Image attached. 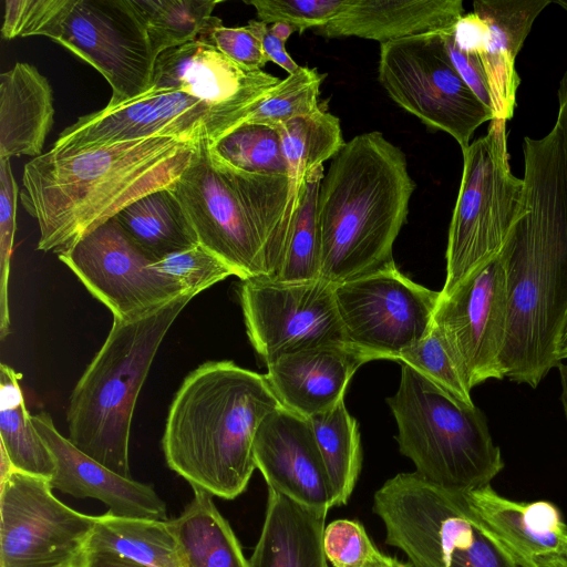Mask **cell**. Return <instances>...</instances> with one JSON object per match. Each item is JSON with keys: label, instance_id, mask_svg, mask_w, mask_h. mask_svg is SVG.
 Segmentation results:
<instances>
[{"label": "cell", "instance_id": "1", "mask_svg": "<svg viewBox=\"0 0 567 567\" xmlns=\"http://www.w3.org/2000/svg\"><path fill=\"white\" fill-rule=\"evenodd\" d=\"M525 208L499 254L507 284L505 378L536 388L567 329V156L560 123L525 137Z\"/></svg>", "mask_w": 567, "mask_h": 567}, {"label": "cell", "instance_id": "2", "mask_svg": "<svg viewBox=\"0 0 567 567\" xmlns=\"http://www.w3.org/2000/svg\"><path fill=\"white\" fill-rule=\"evenodd\" d=\"M198 142L153 136L24 165L20 200L39 225L37 249L60 252L138 198L172 188Z\"/></svg>", "mask_w": 567, "mask_h": 567}, {"label": "cell", "instance_id": "3", "mask_svg": "<svg viewBox=\"0 0 567 567\" xmlns=\"http://www.w3.org/2000/svg\"><path fill=\"white\" fill-rule=\"evenodd\" d=\"M279 406L266 374L233 361L200 364L184 379L168 411L162 439L167 466L193 488L236 498L257 468V430Z\"/></svg>", "mask_w": 567, "mask_h": 567}, {"label": "cell", "instance_id": "4", "mask_svg": "<svg viewBox=\"0 0 567 567\" xmlns=\"http://www.w3.org/2000/svg\"><path fill=\"white\" fill-rule=\"evenodd\" d=\"M414 188L404 152L381 132L346 142L318 195L321 279L338 285L393 262Z\"/></svg>", "mask_w": 567, "mask_h": 567}, {"label": "cell", "instance_id": "5", "mask_svg": "<svg viewBox=\"0 0 567 567\" xmlns=\"http://www.w3.org/2000/svg\"><path fill=\"white\" fill-rule=\"evenodd\" d=\"M198 243L240 280H271L281 262L299 194L288 175L237 169L200 141L171 188Z\"/></svg>", "mask_w": 567, "mask_h": 567}, {"label": "cell", "instance_id": "6", "mask_svg": "<svg viewBox=\"0 0 567 567\" xmlns=\"http://www.w3.org/2000/svg\"><path fill=\"white\" fill-rule=\"evenodd\" d=\"M196 295L185 292L133 319H113L71 394L68 439L121 476L132 478L128 446L140 391L168 329Z\"/></svg>", "mask_w": 567, "mask_h": 567}, {"label": "cell", "instance_id": "7", "mask_svg": "<svg viewBox=\"0 0 567 567\" xmlns=\"http://www.w3.org/2000/svg\"><path fill=\"white\" fill-rule=\"evenodd\" d=\"M4 40L44 35L97 70L109 82L107 105L151 89L156 56L131 0H7Z\"/></svg>", "mask_w": 567, "mask_h": 567}, {"label": "cell", "instance_id": "8", "mask_svg": "<svg viewBox=\"0 0 567 567\" xmlns=\"http://www.w3.org/2000/svg\"><path fill=\"white\" fill-rule=\"evenodd\" d=\"M401 365L399 389L386 402L398 424L399 450L413 462L415 473L462 494L491 485L505 464L484 413Z\"/></svg>", "mask_w": 567, "mask_h": 567}, {"label": "cell", "instance_id": "9", "mask_svg": "<svg viewBox=\"0 0 567 567\" xmlns=\"http://www.w3.org/2000/svg\"><path fill=\"white\" fill-rule=\"evenodd\" d=\"M463 153V173L453 210L446 277L441 296L496 258L525 208L524 179L511 172L506 121L493 118L487 134Z\"/></svg>", "mask_w": 567, "mask_h": 567}, {"label": "cell", "instance_id": "10", "mask_svg": "<svg viewBox=\"0 0 567 567\" xmlns=\"http://www.w3.org/2000/svg\"><path fill=\"white\" fill-rule=\"evenodd\" d=\"M441 32L382 43L378 79L399 106L427 127L450 134L463 151L494 115L457 73Z\"/></svg>", "mask_w": 567, "mask_h": 567}, {"label": "cell", "instance_id": "11", "mask_svg": "<svg viewBox=\"0 0 567 567\" xmlns=\"http://www.w3.org/2000/svg\"><path fill=\"white\" fill-rule=\"evenodd\" d=\"M246 116L181 91L150 89L128 102L79 117L60 133L50 151L73 154L153 136L214 143Z\"/></svg>", "mask_w": 567, "mask_h": 567}, {"label": "cell", "instance_id": "12", "mask_svg": "<svg viewBox=\"0 0 567 567\" xmlns=\"http://www.w3.org/2000/svg\"><path fill=\"white\" fill-rule=\"evenodd\" d=\"M385 543L401 549L413 567H449L454 549L468 545L482 523L467 494L434 485L415 472L388 480L373 497Z\"/></svg>", "mask_w": 567, "mask_h": 567}, {"label": "cell", "instance_id": "13", "mask_svg": "<svg viewBox=\"0 0 567 567\" xmlns=\"http://www.w3.org/2000/svg\"><path fill=\"white\" fill-rule=\"evenodd\" d=\"M50 481L14 470L0 482V567H65L79 563L96 516L53 494Z\"/></svg>", "mask_w": 567, "mask_h": 567}, {"label": "cell", "instance_id": "14", "mask_svg": "<svg viewBox=\"0 0 567 567\" xmlns=\"http://www.w3.org/2000/svg\"><path fill=\"white\" fill-rule=\"evenodd\" d=\"M334 296L348 342L379 360L398 361L429 334L441 292L414 282L393 261L334 285Z\"/></svg>", "mask_w": 567, "mask_h": 567}, {"label": "cell", "instance_id": "15", "mask_svg": "<svg viewBox=\"0 0 567 567\" xmlns=\"http://www.w3.org/2000/svg\"><path fill=\"white\" fill-rule=\"evenodd\" d=\"M237 295L248 339L266 365L288 353L348 342L334 285L321 278L297 284L240 280Z\"/></svg>", "mask_w": 567, "mask_h": 567}, {"label": "cell", "instance_id": "16", "mask_svg": "<svg viewBox=\"0 0 567 567\" xmlns=\"http://www.w3.org/2000/svg\"><path fill=\"white\" fill-rule=\"evenodd\" d=\"M507 316L506 274L499 255L440 296L433 323L470 390L505 378Z\"/></svg>", "mask_w": 567, "mask_h": 567}, {"label": "cell", "instance_id": "17", "mask_svg": "<svg viewBox=\"0 0 567 567\" xmlns=\"http://www.w3.org/2000/svg\"><path fill=\"white\" fill-rule=\"evenodd\" d=\"M58 257L110 309L113 319L140 317L187 292L151 267L155 261L133 244L114 218Z\"/></svg>", "mask_w": 567, "mask_h": 567}, {"label": "cell", "instance_id": "18", "mask_svg": "<svg viewBox=\"0 0 567 567\" xmlns=\"http://www.w3.org/2000/svg\"><path fill=\"white\" fill-rule=\"evenodd\" d=\"M254 455L268 489L320 513L337 506L308 417L282 405L270 412L257 430Z\"/></svg>", "mask_w": 567, "mask_h": 567}, {"label": "cell", "instance_id": "19", "mask_svg": "<svg viewBox=\"0 0 567 567\" xmlns=\"http://www.w3.org/2000/svg\"><path fill=\"white\" fill-rule=\"evenodd\" d=\"M279 82V78L262 70L244 69L196 39L157 56L151 89L181 91L248 115Z\"/></svg>", "mask_w": 567, "mask_h": 567}, {"label": "cell", "instance_id": "20", "mask_svg": "<svg viewBox=\"0 0 567 567\" xmlns=\"http://www.w3.org/2000/svg\"><path fill=\"white\" fill-rule=\"evenodd\" d=\"M32 422L55 461L53 489L100 501L117 516L168 519L166 504L152 485L121 476L80 451L59 433L49 413L32 415Z\"/></svg>", "mask_w": 567, "mask_h": 567}, {"label": "cell", "instance_id": "21", "mask_svg": "<svg viewBox=\"0 0 567 567\" xmlns=\"http://www.w3.org/2000/svg\"><path fill=\"white\" fill-rule=\"evenodd\" d=\"M373 360L349 342L329 343L279 357L266 377L284 408L310 417L342 402L355 371Z\"/></svg>", "mask_w": 567, "mask_h": 567}, {"label": "cell", "instance_id": "22", "mask_svg": "<svg viewBox=\"0 0 567 567\" xmlns=\"http://www.w3.org/2000/svg\"><path fill=\"white\" fill-rule=\"evenodd\" d=\"M483 523L522 567H567V525L547 501L516 502L491 485L467 493Z\"/></svg>", "mask_w": 567, "mask_h": 567}, {"label": "cell", "instance_id": "23", "mask_svg": "<svg viewBox=\"0 0 567 567\" xmlns=\"http://www.w3.org/2000/svg\"><path fill=\"white\" fill-rule=\"evenodd\" d=\"M462 0H349L317 33L326 38L357 37L381 44L449 30L463 16Z\"/></svg>", "mask_w": 567, "mask_h": 567}, {"label": "cell", "instance_id": "24", "mask_svg": "<svg viewBox=\"0 0 567 567\" xmlns=\"http://www.w3.org/2000/svg\"><path fill=\"white\" fill-rule=\"evenodd\" d=\"M550 0H476L473 12L486 27L480 53L487 75L494 118L511 120L516 107L519 76L516 56L538 14Z\"/></svg>", "mask_w": 567, "mask_h": 567}, {"label": "cell", "instance_id": "25", "mask_svg": "<svg viewBox=\"0 0 567 567\" xmlns=\"http://www.w3.org/2000/svg\"><path fill=\"white\" fill-rule=\"evenodd\" d=\"M48 79L32 64L17 62L0 75V158L42 155L54 123Z\"/></svg>", "mask_w": 567, "mask_h": 567}, {"label": "cell", "instance_id": "26", "mask_svg": "<svg viewBox=\"0 0 567 567\" xmlns=\"http://www.w3.org/2000/svg\"><path fill=\"white\" fill-rule=\"evenodd\" d=\"M326 516L268 489L264 526L249 567H329L323 548Z\"/></svg>", "mask_w": 567, "mask_h": 567}, {"label": "cell", "instance_id": "27", "mask_svg": "<svg viewBox=\"0 0 567 567\" xmlns=\"http://www.w3.org/2000/svg\"><path fill=\"white\" fill-rule=\"evenodd\" d=\"M194 497L167 525L186 567H249L229 523L212 495L193 488Z\"/></svg>", "mask_w": 567, "mask_h": 567}, {"label": "cell", "instance_id": "28", "mask_svg": "<svg viewBox=\"0 0 567 567\" xmlns=\"http://www.w3.org/2000/svg\"><path fill=\"white\" fill-rule=\"evenodd\" d=\"M114 219L153 261L199 244L189 218L171 188L138 198Z\"/></svg>", "mask_w": 567, "mask_h": 567}, {"label": "cell", "instance_id": "29", "mask_svg": "<svg viewBox=\"0 0 567 567\" xmlns=\"http://www.w3.org/2000/svg\"><path fill=\"white\" fill-rule=\"evenodd\" d=\"M86 549L109 550L145 567H186L166 520L96 516Z\"/></svg>", "mask_w": 567, "mask_h": 567}, {"label": "cell", "instance_id": "30", "mask_svg": "<svg viewBox=\"0 0 567 567\" xmlns=\"http://www.w3.org/2000/svg\"><path fill=\"white\" fill-rule=\"evenodd\" d=\"M20 377L11 367L1 364L0 445L17 471L51 481L55 461L25 408Z\"/></svg>", "mask_w": 567, "mask_h": 567}, {"label": "cell", "instance_id": "31", "mask_svg": "<svg viewBox=\"0 0 567 567\" xmlns=\"http://www.w3.org/2000/svg\"><path fill=\"white\" fill-rule=\"evenodd\" d=\"M323 166L307 174L299 192L284 256L271 281L307 282L321 278V237L318 220V195Z\"/></svg>", "mask_w": 567, "mask_h": 567}, {"label": "cell", "instance_id": "32", "mask_svg": "<svg viewBox=\"0 0 567 567\" xmlns=\"http://www.w3.org/2000/svg\"><path fill=\"white\" fill-rule=\"evenodd\" d=\"M333 488L337 506L348 503L360 474L362 453L357 420L344 402L308 417Z\"/></svg>", "mask_w": 567, "mask_h": 567}, {"label": "cell", "instance_id": "33", "mask_svg": "<svg viewBox=\"0 0 567 567\" xmlns=\"http://www.w3.org/2000/svg\"><path fill=\"white\" fill-rule=\"evenodd\" d=\"M281 137L289 177L299 194L308 173L333 158L346 144L340 120L321 106L276 128Z\"/></svg>", "mask_w": 567, "mask_h": 567}, {"label": "cell", "instance_id": "34", "mask_svg": "<svg viewBox=\"0 0 567 567\" xmlns=\"http://www.w3.org/2000/svg\"><path fill=\"white\" fill-rule=\"evenodd\" d=\"M155 56L196 40L213 17L215 0H131Z\"/></svg>", "mask_w": 567, "mask_h": 567}, {"label": "cell", "instance_id": "35", "mask_svg": "<svg viewBox=\"0 0 567 567\" xmlns=\"http://www.w3.org/2000/svg\"><path fill=\"white\" fill-rule=\"evenodd\" d=\"M213 153L243 172L288 175L279 132L268 125L243 123L210 143Z\"/></svg>", "mask_w": 567, "mask_h": 567}, {"label": "cell", "instance_id": "36", "mask_svg": "<svg viewBox=\"0 0 567 567\" xmlns=\"http://www.w3.org/2000/svg\"><path fill=\"white\" fill-rule=\"evenodd\" d=\"M324 76L317 69L300 66L298 71L280 80L243 123L278 128L293 118L315 113L320 107L318 97Z\"/></svg>", "mask_w": 567, "mask_h": 567}, {"label": "cell", "instance_id": "37", "mask_svg": "<svg viewBox=\"0 0 567 567\" xmlns=\"http://www.w3.org/2000/svg\"><path fill=\"white\" fill-rule=\"evenodd\" d=\"M396 362L408 364L423 374L455 401L474 405L471 390L434 323L429 334L415 346L402 352Z\"/></svg>", "mask_w": 567, "mask_h": 567}, {"label": "cell", "instance_id": "38", "mask_svg": "<svg viewBox=\"0 0 567 567\" xmlns=\"http://www.w3.org/2000/svg\"><path fill=\"white\" fill-rule=\"evenodd\" d=\"M151 267L175 280L185 291L197 295L216 282L235 276V271L226 262L200 244L168 255L153 262Z\"/></svg>", "mask_w": 567, "mask_h": 567}, {"label": "cell", "instance_id": "39", "mask_svg": "<svg viewBox=\"0 0 567 567\" xmlns=\"http://www.w3.org/2000/svg\"><path fill=\"white\" fill-rule=\"evenodd\" d=\"M245 3L255 8L259 21L285 22L302 33L328 24L346 9L349 0H250Z\"/></svg>", "mask_w": 567, "mask_h": 567}, {"label": "cell", "instance_id": "40", "mask_svg": "<svg viewBox=\"0 0 567 567\" xmlns=\"http://www.w3.org/2000/svg\"><path fill=\"white\" fill-rule=\"evenodd\" d=\"M18 185L10 158H0V338L9 334L8 284L17 228Z\"/></svg>", "mask_w": 567, "mask_h": 567}, {"label": "cell", "instance_id": "41", "mask_svg": "<svg viewBox=\"0 0 567 567\" xmlns=\"http://www.w3.org/2000/svg\"><path fill=\"white\" fill-rule=\"evenodd\" d=\"M323 548L333 567H364L380 550L363 525L353 519H336L323 532Z\"/></svg>", "mask_w": 567, "mask_h": 567}, {"label": "cell", "instance_id": "42", "mask_svg": "<svg viewBox=\"0 0 567 567\" xmlns=\"http://www.w3.org/2000/svg\"><path fill=\"white\" fill-rule=\"evenodd\" d=\"M204 41L238 65L249 71L262 70L267 62L260 41L246 27H225L217 17H212L197 38Z\"/></svg>", "mask_w": 567, "mask_h": 567}, {"label": "cell", "instance_id": "43", "mask_svg": "<svg viewBox=\"0 0 567 567\" xmlns=\"http://www.w3.org/2000/svg\"><path fill=\"white\" fill-rule=\"evenodd\" d=\"M482 520V519H481ZM449 567H522L483 523L474 540L450 556Z\"/></svg>", "mask_w": 567, "mask_h": 567}, {"label": "cell", "instance_id": "44", "mask_svg": "<svg viewBox=\"0 0 567 567\" xmlns=\"http://www.w3.org/2000/svg\"><path fill=\"white\" fill-rule=\"evenodd\" d=\"M453 28L441 32L447 54L463 81L494 115L492 93L481 55L461 50L454 41Z\"/></svg>", "mask_w": 567, "mask_h": 567}, {"label": "cell", "instance_id": "45", "mask_svg": "<svg viewBox=\"0 0 567 567\" xmlns=\"http://www.w3.org/2000/svg\"><path fill=\"white\" fill-rule=\"evenodd\" d=\"M247 28L260 41L262 50L269 61L282 68L288 74L299 70L298 65L286 50L285 42L270 30V24L259 20H249Z\"/></svg>", "mask_w": 567, "mask_h": 567}, {"label": "cell", "instance_id": "46", "mask_svg": "<svg viewBox=\"0 0 567 567\" xmlns=\"http://www.w3.org/2000/svg\"><path fill=\"white\" fill-rule=\"evenodd\" d=\"M486 27L474 12L463 14L453 28V38L456 45L466 52L481 53L484 48Z\"/></svg>", "mask_w": 567, "mask_h": 567}, {"label": "cell", "instance_id": "47", "mask_svg": "<svg viewBox=\"0 0 567 567\" xmlns=\"http://www.w3.org/2000/svg\"><path fill=\"white\" fill-rule=\"evenodd\" d=\"M79 567H145L109 550L85 549Z\"/></svg>", "mask_w": 567, "mask_h": 567}, {"label": "cell", "instance_id": "48", "mask_svg": "<svg viewBox=\"0 0 567 567\" xmlns=\"http://www.w3.org/2000/svg\"><path fill=\"white\" fill-rule=\"evenodd\" d=\"M558 102L559 110L557 115V121L560 123L564 138H565V148L567 156V71L565 72L558 87Z\"/></svg>", "mask_w": 567, "mask_h": 567}, {"label": "cell", "instance_id": "49", "mask_svg": "<svg viewBox=\"0 0 567 567\" xmlns=\"http://www.w3.org/2000/svg\"><path fill=\"white\" fill-rule=\"evenodd\" d=\"M364 567H413V565L410 561H401L380 551Z\"/></svg>", "mask_w": 567, "mask_h": 567}, {"label": "cell", "instance_id": "50", "mask_svg": "<svg viewBox=\"0 0 567 567\" xmlns=\"http://www.w3.org/2000/svg\"><path fill=\"white\" fill-rule=\"evenodd\" d=\"M271 32L282 42H287L293 32H298L297 28L285 22H275L270 24Z\"/></svg>", "mask_w": 567, "mask_h": 567}, {"label": "cell", "instance_id": "51", "mask_svg": "<svg viewBox=\"0 0 567 567\" xmlns=\"http://www.w3.org/2000/svg\"><path fill=\"white\" fill-rule=\"evenodd\" d=\"M558 371L560 377L561 394L560 400L564 408V413L567 420V363L560 362L558 364Z\"/></svg>", "mask_w": 567, "mask_h": 567}, {"label": "cell", "instance_id": "52", "mask_svg": "<svg viewBox=\"0 0 567 567\" xmlns=\"http://www.w3.org/2000/svg\"><path fill=\"white\" fill-rule=\"evenodd\" d=\"M0 451V482H3L16 468L1 445Z\"/></svg>", "mask_w": 567, "mask_h": 567}, {"label": "cell", "instance_id": "53", "mask_svg": "<svg viewBox=\"0 0 567 567\" xmlns=\"http://www.w3.org/2000/svg\"><path fill=\"white\" fill-rule=\"evenodd\" d=\"M559 358L560 360L567 359V333L564 336L560 344Z\"/></svg>", "mask_w": 567, "mask_h": 567}, {"label": "cell", "instance_id": "54", "mask_svg": "<svg viewBox=\"0 0 567 567\" xmlns=\"http://www.w3.org/2000/svg\"><path fill=\"white\" fill-rule=\"evenodd\" d=\"M551 3H556L567 11V0H554Z\"/></svg>", "mask_w": 567, "mask_h": 567}, {"label": "cell", "instance_id": "55", "mask_svg": "<svg viewBox=\"0 0 567 567\" xmlns=\"http://www.w3.org/2000/svg\"><path fill=\"white\" fill-rule=\"evenodd\" d=\"M65 567H79V563H75V564H72V565H69V566H65Z\"/></svg>", "mask_w": 567, "mask_h": 567}, {"label": "cell", "instance_id": "56", "mask_svg": "<svg viewBox=\"0 0 567 567\" xmlns=\"http://www.w3.org/2000/svg\"><path fill=\"white\" fill-rule=\"evenodd\" d=\"M566 332H567V330H566Z\"/></svg>", "mask_w": 567, "mask_h": 567}]
</instances>
